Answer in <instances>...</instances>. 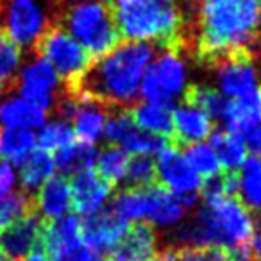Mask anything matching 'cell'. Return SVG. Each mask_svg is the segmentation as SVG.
Returning a JSON list of instances; mask_svg holds the SVG:
<instances>
[{"label": "cell", "instance_id": "obj_1", "mask_svg": "<svg viewBox=\"0 0 261 261\" xmlns=\"http://www.w3.org/2000/svg\"><path fill=\"white\" fill-rule=\"evenodd\" d=\"M261 34V6L254 0H202L188 43L204 65L234 50H252Z\"/></svg>", "mask_w": 261, "mask_h": 261}, {"label": "cell", "instance_id": "obj_2", "mask_svg": "<svg viewBox=\"0 0 261 261\" xmlns=\"http://www.w3.org/2000/svg\"><path fill=\"white\" fill-rule=\"evenodd\" d=\"M152 54L150 43L122 41L109 54L91 63L72 90L61 93L79 102H93L106 109H125L138 97Z\"/></svg>", "mask_w": 261, "mask_h": 261}, {"label": "cell", "instance_id": "obj_3", "mask_svg": "<svg viewBox=\"0 0 261 261\" xmlns=\"http://www.w3.org/2000/svg\"><path fill=\"white\" fill-rule=\"evenodd\" d=\"M122 41H156L163 50L182 54L188 29L182 0H104Z\"/></svg>", "mask_w": 261, "mask_h": 261}, {"label": "cell", "instance_id": "obj_4", "mask_svg": "<svg viewBox=\"0 0 261 261\" xmlns=\"http://www.w3.org/2000/svg\"><path fill=\"white\" fill-rule=\"evenodd\" d=\"M52 23L61 25L93 61L122 43V38L104 0L63 2L52 8Z\"/></svg>", "mask_w": 261, "mask_h": 261}, {"label": "cell", "instance_id": "obj_5", "mask_svg": "<svg viewBox=\"0 0 261 261\" xmlns=\"http://www.w3.org/2000/svg\"><path fill=\"white\" fill-rule=\"evenodd\" d=\"M31 50L54 68L59 81H63V91L72 90L93 63L90 54L61 25L52 22H48Z\"/></svg>", "mask_w": 261, "mask_h": 261}, {"label": "cell", "instance_id": "obj_6", "mask_svg": "<svg viewBox=\"0 0 261 261\" xmlns=\"http://www.w3.org/2000/svg\"><path fill=\"white\" fill-rule=\"evenodd\" d=\"M185 79L186 68L181 54L163 50L156 63L147 66L140 91L149 104H160L172 109L175 97L185 91Z\"/></svg>", "mask_w": 261, "mask_h": 261}, {"label": "cell", "instance_id": "obj_7", "mask_svg": "<svg viewBox=\"0 0 261 261\" xmlns=\"http://www.w3.org/2000/svg\"><path fill=\"white\" fill-rule=\"evenodd\" d=\"M48 18L40 0H0V29L22 47L33 48Z\"/></svg>", "mask_w": 261, "mask_h": 261}, {"label": "cell", "instance_id": "obj_8", "mask_svg": "<svg viewBox=\"0 0 261 261\" xmlns=\"http://www.w3.org/2000/svg\"><path fill=\"white\" fill-rule=\"evenodd\" d=\"M129 229L125 222L111 206L102 207L91 215H86L81 220V242L84 247L95 254L109 256L116 243Z\"/></svg>", "mask_w": 261, "mask_h": 261}, {"label": "cell", "instance_id": "obj_9", "mask_svg": "<svg viewBox=\"0 0 261 261\" xmlns=\"http://www.w3.org/2000/svg\"><path fill=\"white\" fill-rule=\"evenodd\" d=\"M213 68L218 73L220 93L225 95L229 100L247 97L257 90L252 50L242 48V50L229 52Z\"/></svg>", "mask_w": 261, "mask_h": 261}, {"label": "cell", "instance_id": "obj_10", "mask_svg": "<svg viewBox=\"0 0 261 261\" xmlns=\"http://www.w3.org/2000/svg\"><path fill=\"white\" fill-rule=\"evenodd\" d=\"M58 86L59 77L54 72V68L45 59L36 58L22 70L16 90L22 93V98L25 102L48 111L58 98L56 97Z\"/></svg>", "mask_w": 261, "mask_h": 261}, {"label": "cell", "instance_id": "obj_11", "mask_svg": "<svg viewBox=\"0 0 261 261\" xmlns=\"http://www.w3.org/2000/svg\"><path fill=\"white\" fill-rule=\"evenodd\" d=\"M161 245L150 222H133L116 247L109 254V261H158Z\"/></svg>", "mask_w": 261, "mask_h": 261}, {"label": "cell", "instance_id": "obj_12", "mask_svg": "<svg viewBox=\"0 0 261 261\" xmlns=\"http://www.w3.org/2000/svg\"><path fill=\"white\" fill-rule=\"evenodd\" d=\"M158 182L165 186L174 195L186 193H199L202 181L195 172L190 168L181 150L168 145L158 154Z\"/></svg>", "mask_w": 261, "mask_h": 261}, {"label": "cell", "instance_id": "obj_13", "mask_svg": "<svg viewBox=\"0 0 261 261\" xmlns=\"http://www.w3.org/2000/svg\"><path fill=\"white\" fill-rule=\"evenodd\" d=\"M66 179L70 182V200L75 215L86 217L102 210L113 193V188L95 172V168H88Z\"/></svg>", "mask_w": 261, "mask_h": 261}, {"label": "cell", "instance_id": "obj_14", "mask_svg": "<svg viewBox=\"0 0 261 261\" xmlns=\"http://www.w3.org/2000/svg\"><path fill=\"white\" fill-rule=\"evenodd\" d=\"M81 243V218L77 215H65L58 220H41L40 247L50 261Z\"/></svg>", "mask_w": 261, "mask_h": 261}, {"label": "cell", "instance_id": "obj_15", "mask_svg": "<svg viewBox=\"0 0 261 261\" xmlns=\"http://www.w3.org/2000/svg\"><path fill=\"white\" fill-rule=\"evenodd\" d=\"M41 217L33 213L0 231V249L13 261H22L40 243Z\"/></svg>", "mask_w": 261, "mask_h": 261}, {"label": "cell", "instance_id": "obj_16", "mask_svg": "<svg viewBox=\"0 0 261 261\" xmlns=\"http://www.w3.org/2000/svg\"><path fill=\"white\" fill-rule=\"evenodd\" d=\"M172 120H174V136L170 140V145L177 150H182L193 143H200L213 133V122L210 116L190 106L174 109Z\"/></svg>", "mask_w": 261, "mask_h": 261}, {"label": "cell", "instance_id": "obj_17", "mask_svg": "<svg viewBox=\"0 0 261 261\" xmlns=\"http://www.w3.org/2000/svg\"><path fill=\"white\" fill-rule=\"evenodd\" d=\"M34 200L41 220H58L65 217L66 211L72 210L68 179L63 175H52L40 186Z\"/></svg>", "mask_w": 261, "mask_h": 261}, {"label": "cell", "instance_id": "obj_18", "mask_svg": "<svg viewBox=\"0 0 261 261\" xmlns=\"http://www.w3.org/2000/svg\"><path fill=\"white\" fill-rule=\"evenodd\" d=\"M147 192H149V213H147V218L150 220V224L172 225L182 220L186 210L182 207L177 195L168 192L161 182L149 186Z\"/></svg>", "mask_w": 261, "mask_h": 261}, {"label": "cell", "instance_id": "obj_19", "mask_svg": "<svg viewBox=\"0 0 261 261\" xmlns=\"http://www.w3.org/2000/svg\"><path fill=\"white\" fill-rule=\"evenodd\" d=\"M45 120L47 111L23 98H9L0 106V122L9 129H36L45 125Z\"/></svg>", "mask_w": 261, "mask_h": 261}, {"label": "cell", "instance_id": "obj_20", "mask_svg": "<svg viewBox=\"0 0 261 261\" xmlns=\"http://www.w3.org/2000/svg\"><path fill=\"white\" fill-rule=\"evenodd\" d=\"M130 118L136 127L145 133L163 136L172 140L174 136V120H172V109L160 104H142L129 109Z\"/></svg>", "mask_w": 261, "mask_h": 261}, {"label": "cell", "instance_id": "obj_21", "mask_svg": "<svg viewBox=\"0 0 261 261\" xmlns=\"http://www.w3.org/2000/svg\"><path fill=\"white\" fill-rule=\"evenodd\" d=\"M182 102H185V106L200 109L210 118L224 120L231 100L215 88L202 86V84H190L182 91Z\"/></svg>", "mask_w": 261, "mask_h": 261}, {"label": "cell", "instance_id": "obj_22", "mask_svg": "<svg viewBox=\"0 0 261 261\" xmlns=\"http://www.w3.org/2000/svg\"><path fill=\"white\" fill-rule=\"evenodd\" d=\"M211 149L217 154V160L224 170H238L247 158L243 140L227 129H217L211 133Z\"/></svg>", "mask_w": 261, "mask_h": 261}, {"label": "cell", "instance_id": "obj_23", "mask_svg": "<svg viewBox=\"0 0 261 261\" xmlns=\"http://www.w3.org/2000/svg\"><path fill=\"white\" fill-rule=\"evenodd\" d=\"M56 165L54 156L47 150L34 149L29 154L25 161L20 165V182H22V190L27 193H33L43 185L47 179L54 175Z\"/></svg>", "mask_w": 261, "mask_h": 261}, {"label": "cell", "instance_id": "obj_24", "mask_svg": "<svg viewBox=\"0 0 261 261\" xmlns=\"http://www.w3.org/2000/svg\"><path fill=\"white\" fill-rule=\"evenodd\" d=\"M36 145L31 129H0V158L11 165H22Z\"/></svg>", "mask_w": 261, "mask_h": 261}, {"label": "cell", "instance_id": "obj_25", "mask_svg": "<svg viewBox=\"0 0 261 261\" xmlns=\"http://www.w3.org/2000/svg\"><path fill=\"white\" fill-rule=\"evenodd\" d=\"M130 154L120 145H108L97 154L95 172L111 186L113 190L125 181L127 167H129Z\"/></svg>", "mask_w": 261, "mask_h": 261}, {"label": "cell", "instance_id": "obj_26", "mask_svg": "<svg viewBox=\"0 0 261 261\" xmlns=\"http://www.w3.org/2000/svg\"><path fill=\"white\" fill-rule=\"evenodd\" d=\"M106 108L93 102H81L75 116H73V133L81 143L93 145L102 135L106 123Z\"/></svg>", "mask_w": 261, "mask_h": 261}, {"label": "cell", "instance_id": "obj_27", "mask_svg": "<svg viewBox=\"0 0 261 261\" xmlns=\"http://www.w3.org/2000/svg\"><path fill=\"white\" fill-rule=\"evenodd\" d=\"M95 160H97V150L93 145L88 143L75 142L68 149L58 150L54 156V165L63 177H72V175L79 174L88 168H95Z\"/></svg>", "mask_w": 261, "mask_h": 261}, {"label": "cell", "instance_id": "obj_28", "mask_svg": "<svg viewBox=\"0 0 261 261\" xmlns=\"http://www.w3.org/2000/svg\"><path fill=\"white\" fill-rule=\"evenodd\" d=\"M238 200L247 210L261 213V158L252 156L242 165Z\"/></svg>", "mask_w": 261, "mask_h": 261}, {"label": "cell", "instance_id": "obj_29", "mask_svg": "<svg viewBox=\"0 0 261 261\" xmlns=\"http://www.w3.org/2000/svg\"><path fill=\"white\" fill-rule=\"evenodd\" d=\"M111 207L125 222H140L149 213V192L147 188H123L115 195Z\"/></svg>", "mask_w": 261, "mask_h": 261}, {"label": "cell", "instance_id": "obj_30", "mask_svg": "<svg viewBox=\"0 0 261 261\" xmlns=\"http://www.w3.org/2000/svg\"><path fill=\"white\" fill-rule=\"evenodd\" d=\"M22 61V48L11 40L6 31L0 29V86H4L9 93L18 88L16 70Z\"/></svg>", "mask_w": 261, "mask_h": 261}, {"label": "cell", "instance_id": "obj_31", "mask_svg": "<svg viewBox=\"0 0 261 261\" xmlns=\"http://www.w3.org/2000/svg\"><path fill=\"white\" fill-rule=\"evenodd\" d=\"M33 213H38L33 193H27L23 190L11 192L4 199H0V231Z\"/></svg>", "mask_w": 261, "mask_h": 261}, {"label": "cell", "instance_id": "obj_32", "mask_svg": "<svg viewBox=\"0 0 261 261\" xmlns=\"http://www.w3.org/2000/svg\"><path fill=\"white\" fill-rule=\"evenodd\" d=\"M185 152H182V158L186 160V163L190 165L193 172L197 175H202L204 179L215 177V175L222 174V167L217 160V154L213 152L210 145L206 143H193V145L185 147Z\"/></svg>", "mask_w": 261, "mask_h": 261}, {"label": "cell", "instance_id": "obj_33", "mask_svg": "<svg viewBox=\"0 0 261 261\" xmlns=\"http://www.w3.org/2000/svg\"><path fill=\"white\" fill-rule=\"evenodd\" d=\"M158 261H227L224 247H161Z\"/></svg>", "mask_w": 261, "mask_h": 261}, {"label": "cell", "instance_id": "obj_34", "mask_svg": "<svg viewBox=\"0 0 261 261\" xmlns=\"http://www.w3.org/2000/svg\"><path fill=\"white\" fill-rule=\"evenodd\" d=\"M77 142L75 133H73V127L70 123L58 120V122H50L47 125L41 127L40 135H38V145L41 150H63L72 147Z\"/></svg>", "mask_w": 261, "mask_h": 261}, {"label": "cell", "instance_id": "obj_35", "mask_svg": "<svg viewBox=\"0 0 261 261\" xmlns=\"http://www.w3.org/2000/svg\"><path fill=\"white\" fill-rule=\"evenodd\" d=\"M125 188H149L158 182V167L150 156H133L125 174Z\"/></svg>", "mask_w": 261, "mask_h": 261}, {"label": "cell", "instance_id": "obj_36", "mask_svg": "<svg viewBox=\"0 0 261 261\" xmlns=\"http://www.w3.org/2000/svg\"><path fill=\"white\" fill-rule=\"evenodd\" d=\"M168 145H170V140L163 138V136L135 129L120 147L135 156H152V154H160Z\"/></svg>", "mask_w": 261, "mask_h": 261}, {"label": "cell", "instance_id": "obj_37", "mask_svg": "<svg viewBox=\"0 0 261 261\" xmlns=\"http://www.w3.org/2000/svg\"><path fill=\"white\" fill-rule=\"evenodd\" d=\"M136 129L135 122L130 118L129 109H116L113 115H109V118L106 120L102 135L106 136L108 142H111V145H122L125 142L127 136Z\"/></svg>", "mask_w": 261, "mask_h": 261}, {"label": "cell", "instance_id": "obj_38", "mask_svg": "<svg viewBox=\"0 0 261 261\" xmlns=\"http://www.w3.org/2000/svg\"><path fill=\"white\" fill-rule=\"evenodd\" d=\"M15 186V170L9 163L0 165V199L9 195Z\"/></svg>", "mask_w": 261, "mask_h": 261}, {"label": "cell", "instance_id": "obj_39", "mask_svg": "<svg viewBox=\"0 0 261 261\" xmlns=\"http://www.w3.org/2000/svg\"><path fill=\"white\" fill-rule=\"evenodd\" d=\"M95 256V252H91L88 247H84L83 243L77 247H73V249L66 250L65 254H61L59 257H56L54 261H91Z\"/></svg>", "mask_w": 261, "mask_h": 261}, {"label": "cell", "instance_id": "obj_40", "mask_svg": "<svg viewBox=\"0 0 261 261\" xmlns=\"http://www.w3.org/2000/svg\"><path fill=\"white\" fill-rule=\"evenodd\" d=\"M22 261H50L47 256H45V252L41 250V247H40V243H38V247L33 250V252L29 254V256L25 257V259H22Z\"/></svg>", "mask_w": 261, "mask_h": 261}, {"label": "cell", "instance_id": "obj_41", "mask_svg": "<svg viewBox=\"0 0 261 261\" xmlns=\"http://www.w3.org/2000/svg\"><path fill=\"white\" fill-rule=\"evenodd\" d=\"M254 2H257V4H259V6H261V0H254Z\"/></svg>", "mask_w": 261, "mask_h": 261}]
</instances>
